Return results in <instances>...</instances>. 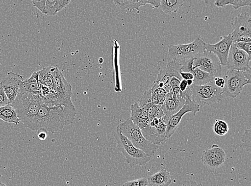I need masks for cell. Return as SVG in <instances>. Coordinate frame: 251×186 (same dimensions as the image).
<instances>
[{
    "label": "cell",
    "instance_id": "obj_1",
    "mask_svg": "<svg viewBox=\"0 0 251 186\" xmlns=\"http://www.w3.org/2000/svg\"><path fill=\"white\" fill-rule=\"evenodd\" d=\"M76 114L75 107H48L42 103L38 114L37 131L43 129L51 133L60 132L73 123Z\"/></svg>",
    "mask_w": 251,
    "mask_h": 186
},
{
    "label": "cell",
    "instance_id": "obj_2",
    "mask_svg": "<svg viewBox=\"0 0 251 186\" xmlns=\"http://www.w3.org/2000/svg\"><path fill=\"white\" fill-rule=\"evenodd\" d=\"M43 99L40 95L23 94L19 91L12 104L20 121L33 131H37V118Z\"/></svg>",
    "mask_w": 251,
    "mask_h": 186
},
{
    "label": "cell",
    "instance_id": "obj_3",
    "mask_svg": "<svg viewBox=\"0 0 251 186\" xmlns=\"http://www.w3.org/2000/svg\"><path fill=\"white\" fill-rule=\"evenodd\" d=\"M117 148L124 156L126 163L131 167L136 165L145 166L151 158L142 150L136 148L125 136L122 134L118 127L114 132Z\"/></svg>",
    "mask_w": 251,
    "mask_h": 186
},
{
    "label": "cell",
    "instance_id": "obj_4",
    "mask_svg": "<svg viewBox=\"0 0 251 186\" xmlns=\"http://www.w3.org/2000/svg\"><path fill=\"white\" fill-rule=\"evenodd\" d=\"M117 127L122 134L129 139L136 148L142 150L151 158L154 156L158 149V145L151 143L147 140L144 137L141 130L132 123L130 118L119 124Z\"/></svg>",
    "mask_w": 251,
    "mask_h": 186
},
{
    "label": "cell",
    "instance_id": "obj_5",
    "mask_svg": "<svg viewBox=\"0 0 251 186\" xmlns=\"http://www.w3.org/2000/svg\"><path fill=\"white\" fill-rule=\"evenodd\" d=\"M206 43L201 37L188 44L171 45L169 46L168 55L173 61L181 65L198 54L205 51Z\"/></svg>",
    "mask_w": 251,
    "mask_h": 186
},
{
    "label": "cell",
    "instance_id": "obj_6",
    "mask_svg": "<svg viewBox=\"0 0 251 186\" xmlns=\"http://www.w3.org/2000/svg\"><path fill=\"white\" fill-rule=\"evenodd\" d=\"M191 100L201 106L219 103L223 99V90L214 84V81L202 85H192Z\"/></svg>",
    "mask_w": 251,
    "mask_h": 186
},
{
    "label": "cell",
    "instance_id": "obj_7",
    "mask_svg": "<svg viewBox=\"0 0 251 186\" xmlns=\"http://www.w3.org/2000/svg\"><path fill=\"white\" fill-rule=\"evenodd\" d=\"M225 86L223 95L235 98L241 94L244 86L251 83L244 76L243 72L228 70L224 75Z\"/></svg>",
    "mask_w": 251,
    "mask_h": 186
},
{
    "label": "cell",
    "instance_id": "obj_8",
    "mask_svg": "<svg viewBox=\"0 0 251 186\" xmlns=\"http://www.w3.org/2000/svg\"><path fill=\"white\" fill-rule=\"evenodd\" d=\"M231 26L233 43H251V19L249 13L239 14L231 22Z\"/></svg>",
    "mask_w": 251,
    "mask_h": 186
},
{
    "label": "cell",
    "instance_id": "obj_9",
    "mask_svg": "<svg viewBox=\"0 0 251 186\" xmlns=\"http://www.w3.org/2000/svg\"><path fill=\"white\" fill-rule=\"evenodd\" d=\"M52 86L56 90L58 94L57 106L75 107L72 101V86L57 67L55 69Z\"/></svg>",
    "mask_w": 251,
    "mask_h": 186
},
{
    "label": "cell",
    "instance_id": "obj_10",
    "mask_svg": "<svg viewBox=\"0 0 251 186\" xmlns=\"http://www.w3.org/2000/svg\"><path fill=\"white\" fill-rule=\"evenodd\" d=\"M200 110L201 108L199 105L191 100V97L187 99L183 107L177 113L166 120L165 123L167 126L166 135L167 139L171 138L174 133L176 132L181 120H182L185 114L191 113L194 116H196V114L200 111Z\"/></svg>",
    "mask_w": 251,
    "mask_h": 186
},
{
    "label": "cell",
    "instance_id": "obj_11",
    "mask_svg": "<svg viewBox=\"0 0 251 186\" xmlns=\"http://www.w3.org/2000/svg\"><path fill=\"white\" fill-rule=\"evenodd\" d=\"M192 69L199 68L211 75L214 78L219 77L222 72L221 65L217 56L205 51L202 53L194 56Z\"/></svg>",
    "mask_w": 251,
    "mask_h": 186
},
{
    "label": "cell",
    "instance_id": "obj_12",
    "mask_svg": "<svg viewBox=\"0 0 251 186\" xmlns=\"http://www.w3.org/2000/svg\"><path fill=\"white\" fill-rule=\"evenodd\" d=\"M251 57L243 50L238 49L232 43L227 60V67L229 70L244 72L250 67Z\"/></svg>",
    "mask_w": 251,
    "mask_h": 186
},
{
    "label": "cell",
    "instance_id": "obj_13",
    "mask_svg": "<svg viewBox=\"0 0 251 186\" xmlns=\"http://www.w3.org/2000/svg\"><path fill=\"white\" fill-rule=\"evenodd\" d=\"M233 43L231 34L221 38L220 41L215 44L206 43L205 51L213 53L217 56L220 61L221 66L224 67L227 65V57L229 51Z\"/></svg>",
    "mask_w": 251,
    "mask_h": 186
},
{
    "label": "cell",
    "instance_id": "obj_14",
    "mask_svg": "<svg viewBox=\"0 0 251 186\" xmlns=\"http://www.w3.org/2000/svg\"><path fill=\"white\" fill-rule=\"evenodd\" d=\"M226 155L223 149L217 144H213L211 148L204 150L201 161L203 164L211 168H217L224 164Z\"/></svg>",
    "mask_w": 251,
    "mask_h": 186
},
{
    "label": "cell",
    "instance_id": "obj_15",
    "mask_svg": "<svg viewBox=\"0 0 251 186\" xmlns=\"http://www.w3.org/2000/svg\"><path fill=\"white\" fill-rule=\"evenodd\" d=\"M7 75L1 82L10 103L13 104L18 94L20 84L24 80L22 75L13 72H8Z\"/></svg>",
    "mask_w": 251,
    "mask_h": 186
},
{
    "label": "cell",
    "instance_id": "obj_16",
    "mask_svg": "<svg viewBox=\"0 0 251 186\" xmlns=\"http://www.w3.org/2000/svg\"><path fill=\"white\" fill-rule=\"evenodd\" d=\"M166 125L163 121L155 127H151L149 124L142 130L144 137L149 142L158 145L164 142L166 138Z\"/></svg>",
    "mask_w": 251,
    "mask_h": 186
},
{
    "label": "cell",
    "instance_id": "obj_17",
    "mask_svg": "<svg viewBox=\"0 0 251 186\" xmlns=\"http://www.w3.org/2000/svg\"><path fill=\"white\" fill-rule=\"evenodd\" d=\"M182 72V66L175 61H172L168 63L166 67L160 69L156 82H161L165 84H170L171 80L176 78L180 81L182 80L180 73Z\"/></svg>",
    "mask_w": 251,
    "mask_h": 186
},
{
    "label": "cell",
    "instance_id": "obj_18",
    "mask_svg": "<svg viewBox=\"0 0 251 186\" xmlns=\"http://www.w3.org/2000/svg\"><path fill=\"white\" fill-rule=\"evenodd\" d=\"M185 102L186 100L181 97L180 94L175 97L173 95L172 91L168 93L166 95L164 103L161 106L165 117L168 119L177 113L183 107Z\"/></svg>",
    "mask_w": 251,
    "mask_h": 186
},
{
    "label": "cell",
    "instance_id": "obj_19",
    "mask_svg": "<svg viewBox=\"0 0 251 186\" xmlns=\"http://www.w3.org/2000/svg\"><path fill=\"white\" fill-rule=\"evenodd\" d=\"M116 6L121 10H127L131 12L133 10H137L138 12L139 8L145 6L147 4H150L153 8H160V0H135V1H130V0H120V1H113Z\"/></svg>",
    "mask_w": 251,
    "mask_h": 186
},
{
    "label": "cell",
    "instance_id": "obj_20",
    "mask_svg": "<svg viewBox=\"0 0 251 186\" xmlns=\"http://www.w3.org/2000/svg\"><path fill=\"white\" fill-rule=\"evenodd\" d=\"M19 91L28 95H40L37 72H34L30 78L21 82Z\"/></svg>",
    "mask_w": 251,
    "mask_h": 186
},
{
    "label": "cell",
    "instance_id": "obj_21",
    "mask_svg": "<svg viewBox=\"0 0 251 186\" xmlns=\"http://www.w3.org/2000/svg\"><path fill=\"white\" fill-rule=\"evenodd\" d=\"M148 180L149 186H169L172 182L170 173L163 169L151 176Z\"/></svg>",
    "mask_w": 251,
    "mask_h": 186
},
{
    "label": "cell",
    "instance_id": "obj_22",
    "mask_svg": "<svg viewBox=\"0 0 251 186\" xmlns=\"http://www.w3.org/2000/svg\"><path fill=\"white\" fill-rule=\"evenodd\" d=\"M0 119L5 123L14 124L16 125L20 123L16 110L11 104L0 107Z\"/></svg>",
    "mask_w": 251,
    "mask_h": 186
},
{
    "label": "cell",
    "instance_id": "obj_23",
    "mask_svg": "<svg viewBox=\"0 0 251 186\" xmlns=\"http://www.w3.org/2000/svg\"><path fill=\"white\" fill-rule=\"evenodd\" d=\"M56 67L50 66L44 68L37 72L38 74V82L40 85L48 87L52 86L54 82V75Z\"/></svg>",
    "mask_w": 251,
    "mask_h": 186
},
{
    "label": "cell",
    "instance_id": "obj_24",
    "mask_svg": "<svg viewBox=\"0 0 251 186\" xmlns=\"http://www.w3.org/2000/svg\"><path fill=\"white\" fill-rule=\"evenodd\" d=\"M194 76V84L202 85L212 82L215 78L207 73L201 71L199 68L192 69L190 72Z\"/></svg>",
    "mask_w": 251,
    "mask_h": 186
},
{
    "label": "cell",
    "instance_id": "obj_25",
    "mask_svg": "<svg viewBox=\"0 0 251 186\" xmlns=\"http://www.w3.org/2000/svg\"><path fill=\"white\" fill-rule=\"evenodd\" d=\"M184 2L182 0H161L160 8L167 14L177 13L182 7Z\"/></svg>",
    "mask_w": 251,
    "mask_h": 186
},
{
    "label": "cell",
    "instance_id": "obj_26",
    "mask_svg": "<svg viewBox=\"0 0 251 186\" xmlns=\"http://www.w3.org/2000/svg\"><path fill=\"white\" fill-rule=\"evenodd\" d=\"M151 100L155 105L162 106L164 103L167 95V92L160 88L158 85V83L155 82L153 83L151 89Z\"/></svg>",
    "mask_w": 251,
    "mask_h": 186
},
{
    "label": "cell",
    "instance_id": "obj_27",
    "mask_svg": "<svg viewBox=\"0 0 251 186\" xmlns=\"http://www.w3.org/2000/svg\"><path fill=\"white\" fill-rule=\"evenodd\" d=\"M251 4V0H218L215 2V5L219 8L225 7L227 5L231 4L235 10L244 7L250 6Z\"/></svg>",
    "mask_w": 251,
    "mask_h": 186
},
{
    "label": "cell",
    "instance_id": "obj_28",
    "mask_svg": "<svg viewBox=\"0 0 251 186\" xmlns=\"http://www.w3.org/2000/svg\"><path fill=\"white\" fill-rule=\"evenodd\" d=\"M148 114L149 122L155 118L161 119L165 116L161 109V106L154 104L153 102L150 105L148 109Z\"/></svg>",
    "mask_w": 251,
    "mask_h": 186
},
{
    "label": "cell",
    "instance_id": "obj_29",
    "mask_svg": "<svg viewBox=\"0 0 251 186\" xmlns=\"http://www.w3.org/2000/svg\"><path fill=\"white\" fill-rule=\"evenodd\" d=\"M229 128L225 121L221 120H216L214 126V131L219 136H224L228 132Z\"/></svg>",
    "mask_w": 251,
    "mask_h": 186
},
{
    "label": "cell",
    "instance_id": "obj_30",
    "mask_svg": "<svg viewBox=\"0 0 251 186\" xmlns=\"http://www.w3.org/2000/svg\"><path fill=\"white\" fill-rule=\"evenodd\" d=\"M152 102V100H151V91L150 89L145 91L143 95L139 96L138 98V102L137 103L140 107L143 108Z\"/></svg>",
    "mask_w": 251,
    "mask_h": 186
},
{
    "label": "cell",
    "instance_id": "obj_31",
    "mask_svg": "<svg viewBox=\"0 0 251 186\" xmlns=\"http://www.w3.org/2000/svg\"><path fill=\"white\" fill-rule=\"evenodd\" d=\"M251 129L247 128L246 130L245 131L242 137L241 141L243 143V147L247 152H250L251 150Z\"/></svg>",
    "mask_w": 251,
    "mask_h": 186
},
{
    "label": "cell",
    "instance_id": "obj_32",
    "mask_svg": "<svg viewBox=\"0 0 251 186\" xmlns=\"http://www.w3.org/2000/svg\"><path fill=\"white\" fill-rule=\"evenodd\" d=\"M141 117V108L139 107L137 102H135L131 106V117L132 121H135Z\"/></svg>",
    "mask_w": 251,
    "mask_h": 186
},
{
    "label": "cell",
    "instance_id": "obj_33",
    "mask_svg": "<svg viewBox=\"0 0 251 186\" xmlns=\"http://www.w3.org/2000/svg\"><path fill=\"white\" fill-rule=\"evenodd\" d=\"M56 0H48L46 1L45 9L47 15L54 16L57 13L55 7Z\"/></svg>",
    "mask_w": 251,
    "mask_h": 186
},
{
    "label": "cell",
    "instance_id": "obj_34",
    "mask_svg": "<svg viewBox=\"0 0 251 186\" xmlns=\"http://www.w3.org/2000/svg\"><path fill=\"white\" fill-rule=\"evenodd\" d=\"M122 186H149V185L148 179L142 178L127 182L124 183Z\"/></svg>",
    "mask_w": 251,
    "mask_h": 186
},
{
    "label": "cell",
    "instance_id": "obj_35",
    "mask_svg": "<svg viewBox=\"0 0 251 186\" xmlns=\"http://www.w3.org/2000/svg\"><path fill=\"white\" fill-rule=\"evenodd\" d=\"M180 80L176 78H173L170 81V85L175 96H177L179 95V84Z\"/></svg>",
    "mask_w": 251,
    "mask_h": 186
},
{
    "label": "cell",
    "instance_id": "obj_36",
    "mask_svg": "<svg viewBox=\"0 0 251 186\" xmlns=\"http://www.w3.org/2000/svg\"><path fill=\"white\" fill-rule=\"evenodd\" d=\"M234 43L236 47L239 49L243 50L251 57V43L246 42L233 43Z\"/></svg>",
    "mask_w": 251,
    "mask_h": 186
},
{
    "label": "cell",
    "instance_id": "obj_37",
    "mask_svg": "<svg viewBox=\"0 0 251 186\" xmlns=\"http://www.w3.org/2000/svg\"><path fill=\"white\" fill-rule=\"evenodd\" d=\"M9 104H10V102L5 94L1 82H0V107L7 106Z\"/></svg>",
    "mask_w": 251,
    "mask_h": 186
},
{
    "label": "cell",
    "instance_id": "obj_38",
    "mask_svg": "<svg viewBox=\"0 0 251 186\" xmlns=\"http://www.w3.org/2000/svg\"><path fill=\"white\" fill-rule=\"evenodd\" d=\"M71 2V0H56L55 7L57 13L67 7Z\"/></svg>",
    "mask_w": 251,
    "mask_h": 186
},
{
    "label": "cell",
    "instance_id": "obj_39",
    "mask_svg": "<svg viewBox=\"0 0 251 186\" xmlns=\"http://www.w3.org/2000/svg\"><path fill=\"white\" fill-rule=\"evenodd\" d=\"M46 1V0H43V1H32V2L34 7L38 9L43 14L46 15L45 9Z\"/></svg>",
    "mask_w": 251,
    "mask_h": 186
},
{
    "label": "cell",
    "instance_id": "obj_40",
    "mask_svg": "<svg viewBox=\"0 0 251 186\" xmlns=\"http://www.w3.org/2000/svg\"><path fill=\"white\" fill-rule=\"evenodd\" d=\"M132 123L134 124H135L141 131L149 125L148 122L142 118H140L135 121H132Z\"/></svg>",
    "mask_w": 251,
    "mask_h": 186
},
{
    "label": "cell",
    "instance_id": "obj_41",
    "mask_svg": "<svg viewBox=\"0 0 251 186\" xmlns=\"http://www.w3.org/2000/svg\"><path fill=\"white\" fill-rule=\"evenodd\" d=\"M214 81L215 85L218 87V88L221 89H223L224 88L225 86V81L224 78L220 77L215 78Z\"/></svg>",
    "mask_w": 251,
    "mask_h": 186
},
{
    "label": "cell",
    "instance_id": "obj_42",
    "mask_svg": "<svg viewBox=\"0 0 251 186\" xmlns=\"http://www.w3.org/2000/svg\"><path fill=\"white\" fill-rule=\"evenodd\" d=\"M180 77L182 78V80H194V76L190 73L188 72H181L180 73Z\"/></svg>",
    "mask_w": 251,
    "mask_h": 186
},
{
    "label": "cell",
    "instance_id": "obj_43",
    "mask_svg": "<svg viewBox=\"0 0 251 186\" xmlns=\"http://www.w3.org/2000/svg\"><path fill=\"white\" fill-rule=\"evenodd\" d=\"M47 132L43 129L37 131V135L40 140L45 141L47 138Z\"/></svg>",
    "mask_w": 251,
    "mask_h": 186
},
{
    "label": "cell",
    "instance_id": "obj_44",
    "mask_svg": "<svg viewBox=\"0 0 251 186\" xmlns=\"http://www.w3.org/2000/svg\"><path fill=\"white\" fill-rule=\"evenodd\" d=\"M179 87L180 92L183 93L185 92L189 86H188V84H187V80H182L180 81Z\"/></svg>",
    "mask_w": 251,
    "mask_h": 186
},
{
    "label": "cell",
    "instance_id": "obj_45",
    "mask_svg": "<svg viewBox=\"0 0 251 186\" xmlns=\"http://www.w3.org/2000/svg\"><path fill=\"white\" fill-rule=\"evenodd\" d=\"M180 186H202L201 184H198L195 181L190 180V181H186L183 182L182 185Z\"/></svg>",
    "mask_w": 251,
    "mask_h": 186
},
{
    "label": "cell",
    "instance_id": "obj_46",
    "mask_svg": "<svg viewBox=\"0 0 251 186\" xmlns=\"http://www.w3.org/2000/svg\"><path fill=\"white\" fill-rule=\"evenodd\" d=\"M244 76L245 78H246L248 80L249 82L251 83V67H249L248 69L246 70V71H245L243 72Z\"/></svg>",
    "mask_w": 251,
    "mask_h": 186
},
{
    "label": "cell",
    "instance_id": "obj_47",
    "mask_svg": "<svg viewBox=\"0 0 251 186\" xmlns=\"http://www.w3.org/2000/svg\"><path fill=\"white\" fill-rule=\"evenodd\" d=\"M187 84H188V86H191L194 84L193 80H187Z\"/></svg>",
    "mask_w": 251,
    "mask_h": 186
},
{
    "label": "cell",
    "instance_id": "obj_48",
    "mask_svg": "<svg viewBox=\"0 0 251 186\" xmlns=\"http://www.w3.org/2000/svg\"><path fill=\"white\" fill-rule=\"evenodd\" d=\"M0 186H7L6 185H5L4 184L0 183Z\"/></svg>",
    "mask_w": 251,
    "mask_h": 186
},
{
    "label": "cell",
    "instance_id": "obj_49",
    "mask_svg": "<svg viewBox=\"0 0 251 186\" xmlns=\"http://www.w3.org/2000/svg\"><path fill=\"white\" fill-rule=\"evenodd\" d=\"M2 52V49L1 48H0V57H1Z\"/></svg>",
    "mask_w": 251,
    "mask_h": 186
}]
</instances>
